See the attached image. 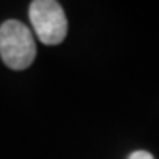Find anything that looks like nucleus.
<instances>
[{
  "instance_id": "nucleus-1",
  "label": "nucleus",
  "mask_w": 159,
  "mask_h": 159,
  "mask_svg": "<svg viewBox=\"0 0 159 159\" xmlns=\"http://www.w3.org/2000/svg\"><path fill=\"white\" fill-rule=\"evenodd\" d=\"M0 57L11 70H25L34 62L36 44L26 25L8 20L0 26Z\"/></svg>"
},
{
  "instance_id": "nucleus-2",
  "label": "nucleus",
  "mask_w": 159,
  "mask_h": 159,
  "mask_svg": "<svg viewBox=\"0 0 159 159\" xmlns=\"http://www.w3.org/2000/svg\"><path fill=\"white\" fill-rule=\"evenodd\" d=\"M30 20L41 42L55 46L67 36V16L59 2L36 0L30 5Z\"/></svg>"
},
{
  "instance_id": "nucleus-3",
  "label": "nucleus",
  "mask_w": 159,
  "mask_h": 159,
  "mask_svg": "<svg viewBox=\"0 0 159 159\" xmlns=\"http://www.w3.org/2000/svg\"><path fill=\"white\" fill-rule=\"evenodd\" d=\"M128 159H154V157L149 153H146V151H135V153L128 156Z\"/></svg>"
}]
</instances>
